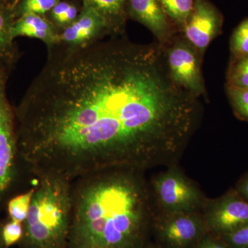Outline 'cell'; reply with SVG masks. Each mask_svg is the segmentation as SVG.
<instances>
[{
  "label": "cell",
  "mask_w": 248,
  "mask_h": 248,
  "mask_svg": "<svg viewBox=\"0 0 248 248\" xmlns=\"http://www.w3.org/2000/svg\"><path fill=\"white\" fill-rule=\"evenodd\" d=\"M47 50L15 107L19 158L37 178L71 182L177 162L200 104L171 78L163 45L112 37Z\"/></svg>",
  "instance_id": "cell-1"
},
{
  "label": "cell",
  "mask_w": 248,
  "mask_h": 248,
  "mask_svg": "<svg viewBox=\"0 0 248 248\" xmlns=\"http://www.w3.org/2000/svg\"><path fill=\"white\" fill-rule=\"evenodd\" d=\"M139 171L110 170L78 179L72 191L69 238L74 248H135L151 215Z\"/></svg>",
  "instance_id": "cell-2"
},
{
  "label": "cell",
  "mask_w": 248,
  "mask_h": 248,
  "mask_svg": "<svg viewBox=\"0 0 248 248\" xmlns=\"http://www.w3.org/2000/svg\"><path fill=\"white\" fill-rule=\"evenodd\" d=\"M37 179L24 222L26 243L32 248H62L71 228V182L58 177Z\"/></svg>",
  "instance_id": "cell-3"
},
{
  "label": "cell",
  "mask_w": 248,
  "mask_h": 248,
  "mask_svg": "<svg viewBox=\"0 0 248 248\" xmlns=\"http://www.w3.org/2000/svg\"><path fill=\"white\" fill-rule=\"evenodd\" d=\"M18 58L0 59V208L17 182L21 162L18 152L15 107L7 84Z\"/></svg>",
  "instance_id": "cell-4"
},
{
  "label": "cell",
  "mask_w": 248,
  "mask_h": 248,
  "mask_svg": "<svg viewBox=\"0 0 248 248\" xmlns=\"http://www.w3.org/2000/svg\"><path fill=\"white\" fill-rule=\"evenodd\" d=\"M153 189L163 213H196L206 203L200 189L173 166L155 178Z\"/></svg>",
  "instance_id": "cell-5"
},
{
  "label": "cell",
  "mask_w": 248,
  "mask_h": 248,
  "mask_svg": "<svg viewBox=\"0 0 248 248\" xmlns=\"http://www.w3.org/2000/svg\"><path fill=\"white\" fill-rule=\"evenodd\" d=\"M203 210L207 229L218 236L231 233L248 223V202L234 190L205 203Z\"/></svg>",
  "instance_id": "cell-6"
},
{
  "label": "cell",
  "mask_w": 248,
  "mask_h": 248,
  "mask_svg": "<svg viewBox=\"0 0 248 248\" xmlns=\"http://www.w3.org/2000/svg\"><path fill=\"white\" fill-rule=\"evenodd\" d=\"M170 74L174 82L198 97L205 86L197 50L188 42L178 41L166 50Z\"/></svg>",
  "instance_id": "cell-7"
},
{
  "label": "cell",
  "mask_w": 248,
  "mask_h": 248,
  "mask_svg": "<svg viewBox=\"0 0 248 248\" xmlns=\"http://www.w3.org/2000/svg\"><path fill=\"white\" fill-rule=\"evenodd\" d=\"M207 229L203 216L196 213H163L157 223L161 240L172 248H187L204 236Z\"/></svg>",
  "instance_id": "cell-8"
},
{
  "label": "cell",
  "mask_w": 248,
  "mask_h": 248,
  "mask_svg": "<svg viewBox=\"0 0 248 248\" xmlns=\"http://www.w3.org/2000/svg\"><path fill=\"white\" fill-rule=\"evenodd\" d=\"M221 15L206 0H196L195 9L184 27L186 40L196 50L203 53L219 32Z\"/></svg>",
  "instance_id": "cell-9"
},
{
  "label": "cell",
  "mask_w": 248,
  "mask_h": 248,
  "mask_svg": "<svg viewBox=\"0 0 248 248\" xmlns=\"http://www.w3.org/2000/svg\"><path fill=\"white\" fill-rule=\"evenodd\" d=\"M107 33L110 31L105 19L94 10L84 7L76 21L60 31L59 45L70 48H84L102 40Z\"/></svg>",
  "instance_id": "cell-10"
},
{
  "label": "cell",
  "mask_w": 248,
  "mask_h": 248,
  "mask_svg": "<svg viewBox=\"0 0 248 248\" xmlns=\"http://www.w3.org/2000/svg\"><path fill=\"white\" fill-rule=\"evenodd\" d=\"M130 16L148 28L159 41L166 44L170 38V26L158 0H128Z\"/></svg>",
  "instance_id": "cell-11"
},
{
  "label": "cell",
  "mask_w": 248,
  "mask_h": 248,
  "mask_svg": "<svg viewBox=\"0 0 248 248\" xmlns=\"http://www.w3.org/2000/svg\"><path fill=\"white\" fill-rule=\"evenodd\" d=\"M60 31L43 16L27 14L15 21L12 28L13 38L27 37L37 39L45 44L47 48L60 43Z\"/></svg>",
  "instance_id": "cell-12"
},
{
  "label": "cell",
  "mask_w": 248,
  "mask_h": 248,
  "mask_svg": "<svg viewBox=\"0 0 248 248\" xmlns=\"http://www.w3.org/2000/svg\"><path fill=\"white\" fill-rule=\"evenodd\" d=\"M84 7L93 9L107 22L109 31L120 32L124 22L127 0H82Z\"/></svg>",
  "instance_id": "cell-13"
},
{
  "label": "cell",
  "mask_w": 248,
  "mask_h": 248,
  "mask_svg": "<svg viewBox=\"0 0 248 248\" xmlns=\"http://www.w3.org/2000/svg\"><path fill=\"white\" fill-rule=\"evenodd\" d=\"M15 17L14 8L0 1V59L19 56L12 36Z\"/></svg>",
  "instance_id": "cell-14"
},
{
  "label": "cell",
  "mask_w": 248,
  "mask_h": 248,
  "mask_svg": "<svg viewBox=\"0 0 248 248\" xmlns=\"http://www.w3.org/2000/svg\"><path fill=\"white\" fill-rule=\"evenodd\" d=\"M167 17L184 28L195 9L196 0H158Z\"/></svg>",
  "instance_id": "cell-15"
},
{
  "label": "cell",
  "mask_w": 248,
  "mask_h": 248,
  "mask_svg": "<svg viewBox=\"0 0 248 248\" xmlns=\"http://www.w3.org/2000/svg\"><path fill=\"white\" fill-rule=\"evenodd\" d=\"M33 193L34 187L9 200L7 210L11 220L24 223L27 217Z\"/></svg>",
  "instance_id": "cell-16"
},
{
  "label": "cell",
  "mask_w": 248,
  "mask_h": 248,
  "mask_svg": "<svg viewBox=\"0 0 248 248\" xmlns=\"http://www.w3.org/2000/svg\"><path fill=\"white\" fill-rule=\"evenodd\" d=\"M227 85L248 89V55L233 59L228 72Z\"/></svg>",
  "instance_id": "cell-17"
},
{
  "label": "cell",
  "mask_w": 248,
  "mask_h": 248,
  "mask_svg": "<svg viewBox=\"0 0 248 248\" xmlns=\"http://www.w3.org/2000/svg\"><path fill=\"white\" fill-rule=\"evenodd\" d=\"M231 50L233 59L248 55V17L240 23L233 31L231 39Z\"/></svg>",
  "instance_id": "cell-18"
},
{
  "label": "cell",
  "mask_w": 248,
  "mask_h": 248,
  "mask_svg": "<svg viewBox=\"0 0 248 248\" xmlns=\"http://www.w3.org/2000/svg\"><path fill=\"white\" fill-rule=\"evenodd\" d=\"M226 91L235 114L248 122V89L226 85Z\"/></svg>",
  "instance_id": "cell-19"
},
{
  "label": "cell",
  "mask_w": 248,
  "mask_h": 248,
  "mask_svg": "<svg viewBox=\"0 0 248 248\" xmlns=\"http://www.w3.org/2000/svg\"><path fill=\"white\" fill-rule=\"evenodd\" d=\"M60 0H21L17 9H14L15 15L19 17L24 15L35 14L43 16L60 2Z\"/></svg>",
  "instance_id": "cell-20"
},
{
  "label": "cell",
  "mask_w": 248,
  "mask_h": 248,
  "mask_svg": "<svg viewBox=\"0 0 248 248\" xmlns=\"http://www.w3.org/2000/svg\"><path fill=\"white\" fill-rule=\"evenodd\" d=\"M76 6L66 1H60L51 10V17L55 27L61 28L62 30L71 25L78 17Z\"/></svg>",
  "instance_id": "cell-21"
},
{
  "label": "cell",
  "mask_w": 248,
  "mask_h": 248,
  "mask_svg": "<svg viewBox=\"0 0 248 248\" xmlns=\"http://www.w3.org/2000/svg\"><path fill=\"white\" fill-rule=\"evenodd\" d=\"M20 222L11 220L1 228V236L6 248L16 244L24 235V226Z\"/></svg>",
  "instance_id": "cell-22"
},
{
  "label": "cell",
  "mask_w": 248,
  "mask_h": 248,
  "mask_svg": "<svg viewBox=\"0 0 248 248\" xmlns=\"http://www.w3.org/2000/svg\"><path fill=\"white\" fill-rule=\"evenodd\" d=\"M219 237L229 248H248V223Z\"/></svg>",
  "instance_id": "cell-23"
},
{
  "label": "cell",
  "mask_w": 248,
  "mask_h": 248,
  "mask_svg": "<svg viewBox=\"0 0 248 248\" xmlns=\"http://www.w3.org/2000/svg\"><path fill=\"white\" fill-rule=\"evenodd\" d=\"M194 248H229L221 238L216 239L212 236H205L202 238L195 245Z\"/></svg>",
  "instance_id": "cell-24"
},
{
  "label": "cell",
  "mask_w": 248,
  "mask_h": 248,
  "mask_svg": "<svg viewBox=\"0 0 248 248\" xmlns=\"http://www.w3.org/2000/svg\"><path fill=\"white\" fill-rule=\"evenodd\" d=\"M234 191L240 197L248 202V173L240 179Z\"/></svg>",
  "instance_id": "cell-25"
},
{
  "label": "cell",
  "mask_w": 248,
  "mask_h": 248,
  "mask_svg": "<svg viewBox=\"0 0 248 248\" xmlns=\"http://www.w3.org/2000/svg\"><path fill=\"white\" fill-rule=\"evenodd\" d=\"M4 246V244L3 242L2 236H1V228H0V248H3Z\"/></svg>",
  "instance_id": "cell-26"
},
{
  "label": "cell",
  "mask_w": 248,
  "mask_h": 248,
  "mask_svg": "<svg viewBox=\"0 0 248 248\" xmlns=\"http://www.w3.org/2000/svg\"><path fill=\"white\" fill-rule=\"evenodd\" d=\"M19 1H21V0H16V1H15L14 6H13V8L14 7L15 4H16V3L19 2Z\"/></svg>",
  "instance_id": "cell-27"
},
{
  "label": "cell",
  "mask_w": 248,
  "mask_h": 248,
  "mask_svg": "<svg viewBox=\"0 0 248 248\" xmlns=\"http://www.w3.org/2000/svg\"><path fill=\"white\" fill-rule=\"evenodd\" d=\"M2 1H4V0H0V1H1V2H2Z\"/></svg>",
  "instance_id": "cell-28"
}]
</instances>
